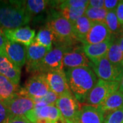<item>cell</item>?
<instances>
[{"label": "cell", "mask_w": 123, "mask_h": 123, "mask_svg": "<svg viewBox=\"0 0 123 123\" xmlns=\"http://www.w3.org/2000/svg\"><path fill=\"white\" fill-rule=\"evenodd\" d=\"M10 116L9 111L1 101H0V123H6Z\"/></svg>", "instance_id": "31"}, {"label": "cell", "mask_w": 123, "mask_h": 123, "mask_svg": "<svg viewBox=\"0 0 123 123\" xmlns=\"http://www.w3.org/2000/svg\"><path fill=\"white\" fill-rule=\"evenodd\" d=\"M119 1L118 0H105L104 4V8L107 12L116 10L117 6L118 4Z\"/></svg>", "instance_id": "32"}, {"label": "cell", "mask_w": 123, "mask_h": 123, "mask_svg": "<svg viewBox=\"0 0 123 123\" xmlns=\"http://www.w3.org/2000/svg\"><path fill=\"white\" fill-rule=\"evenodd\" d=\"M55 106L60 110L63 118L67 120H74L81 107L80 103L72 92L66 93L58 97Z\"/></svg>", "instance_id": "8"}, {"label": "cell", "mask_w": 123, "mask_h": 123, "mask_svg": "<svg viewBox=\"0 0 123 123\" xmlns=\"http://www.w3.org/2000/svg\"><path fill=\"white\" fill-rule=\"evenodd\" d=\"M105 23L112 35L116 36L120 34L122 25L119 23L115 10L107 12Z\"/></svg>", "instance_id": "25"}, {"label": "cell", "mask_w": 123, "mask_h": 123, "mask_svg": "<svg viewBox=\"0 0 123 123\" xmlns=\"http://www.w3.org/2000/svg\"><path fill=\"white\" fill-rule=\"evenodd\" d=\"M106 57L113 64L117 66L121 65V62L123 57V53L120 48L117 41L115 40V38L114 43L111 45L107 51Z\"/></svg>", "instance_id": "26"}, {"label": "cell", "mask_w": 123, "mask_h": 123, "mask_svg": "<svg viewBox=\"0 0 123 123\" xmlns=\"http://www.w3.org/2000/svg\"><path fill=\"white\" fill-rule=\"evenodd\" d=\"M113 35L105 22L92 23L91 28L83 44H98L111 39Z\"/></svg>", "instance_id": "14"}, {"label": "cell", "mask_w": 123, "mask_h": 123, "mask_svg": "<svg viewBox=\"0 0 123 123\" xmlns=\"http://www.w3.org/2000/svg\"><path fill=\"white\" fill-rule=\"evenodd\" d=\"M119 91L123 94V76L119 82Z\"/></svg>", "instance_id": "38"}, {"label": "cell", "mask_w": 123, "mask_h": 123, "mask_svg": "<svg viewBox=\"0 0 123 123\" xmlns=\"http://www.w3.org/2000/svg\"><path fill=\"white\" fill-rule=\"evenodd\" d=\"M6 123H31L25 116H9Z\"/></svg>", "instance_id": "33"}, {"label": "cell", "mask_w": 123, "mask_h": 123, "mask_svg": "<svg viewBox=\"0 0 123 123\" xmlns=\"http://www.w3.org/2000/svg\"><path fill=\"white\" fill-rule=\"evenodd\" d=\"M73 47L59 45L52 49L38 64L34 74H45L51 71L64 70V55Z\"/></svg>", "instance_id": "4"}, {"label": "cell", "mask_w": 123, "mask_h": 123, "mask_svg": "<svg viewBox=\"0 0 123 123\" xmlns=\"http://www.w3.org/2000/svg\"><path fill=\"white\" fill-rule=\"evenodd\" d=\"M46 25L52 31L56 46L73 47L77 42L74 34L73 23L60 16L58 12L54 11L51 13Z\"/></svg>", "instance_id": "3"}, {"label": "cell", "mask_w": 123, "mask_h": 123, "mask_svg": "<svg viewBox=\"0 0 123 123\" xmlns=\"http://www.w3.org/2000/svg\"><path fill=\"white\" fill-rule=\"evenodd\" d=\"M34 41L45 48L51 50L54 36L50 28L47 25L42 27L36 36Z\"/></svg>", "instance_id": "23"}, {"label": "cell", "mask_w": 123, "mask_h": 123, "mask_svg": "<svg viewBox=\"0 0 123 123\" xmlns=\"http://www.w3.org/2000/svg\"><path fill=\"white\" fill-rule=\"evenodd\" d=\"M62 2L65 6L75 8L86 9L89 4L88 0H66L62 1Z\"/></svg>", "instance_id": "30"}, {"label": "cell", "mask_w": 123, "mask_h": 123, "mask_svg": "<svg viewBox=\"0 0 123 123\" xmlns=\"http://www.w3.org/2000/svg\"><path fill=\"white\" fill-rule=\"evenodd\" d=\"M121 66H123V63H122V64H121Z\"/></svg>", "instance_id": "41"}, {"label": "cell", "mask_w": 123, "mask_h": 123, "mask_svg": "<svg viewBox=\"0 0 123 123\" xmlns=\"http://www.w3.org/2000/svg\"><path fill=\"white\" fill-rule=\"evenodd\" d=\"M70 90L79 103H84L98 79L90 66L77 67L65 70Z\"/></svg>", "instance_id": "1"}, {"label": "cell", "mask_w": 123, "mask_h": 123, "mask_svg": "<svg viewBox=\"0 0 123 123\" xmlns=\"http://www.w3.org/2000/svg\"><path fill=\"white\" fill-rule=\"evenodd\" d=\"M2 51L19 68H21L26 64L27 47L25 45L8 40Z\"/></svg>", "instance_id": "15"}, {"label": "cell", "mask_w": 123, "mask_h": 123, "mask_svg": "<svg viewBox=\"0 0 123 123\" xmlns=\"http://www.w3.org/2000/svg\"><path fill=\"white\" fill-rule=\"evenodd\" d=\"M50 90L58 97L71 92L68 84L66 73L64 70H54L44 74Z\"/></svg>", "instance_id": "9"}, {"label": "cell", "mask_w": 123, "mask_h": 123, "mask_svg": "<svg viewBox=\"0 0 123 123\" xmlns=\"http://www.w3.org/2000/svg\"><path fill=\"white\" fill-rule=\"evenodd\" d=\"M120 35L123 36V25H122V29H121V32H120Z\"/></svg>", "instance_id": "40"}, {"label": "cell", "mask_w": 123, "mask_h": 123, "mask_svg": "<svg viewBox=\"0 0 123 123\" xmlns=\"http://www.w3.org/2000/svg\"><path fill=\"white\" fill-rule=\"evenodd\" d=\"M105 114L123 107V94L119 90L113 93L98 107Z\"/></svg>", "instance_id": "22"}, {"label": "cell", "mask_w": 123, "mask_h": 123, "mask_svg": "<svg viewBox=\"0 0 123 123\" xmlns=\"http://www.w3.org/2000/svg\"><path fill=\"white\" fill-rule=\"evenodd\" d=\"M119 90V82L98 79L97 84L88 94L85 103L98 107L113 93Z\"/></svg>", "instance_id": "7"}, {"label": "cell", "mask_w": 123, "mask_h": 123, "mask_svg": "<svg viewBox=\"0 0 123 123\" xmlns=\"http://www.w3.org/2000/svg\"><path fill=\"white\" fill-rule=\"evenodd\" d=\"M104 123H123V107L109 113Z\"/></svg>", "instance_id": "28"}, {"label": "cell", "mask_w": 123, "mask_h": 123, "mask_svg": "<svg viewBox=\"0 0 123 123\" xmlns=\"http://www.w3.org/2000/svg\"><path fill=\"white\" fill-rule=\"evenodd\" d=\"M50 4L47 0H27L23 1V5L28 14L32 17L44 12Z\"/></svg>", "instance_id": "24"}, {"label": "cell", "mask_w": 123, "mask_h": 123, "mask_svg": "<svg viewBox=\"0 0 123 123\" xmlns=\"http://www.w3.org/2000/svg\"><path fill=\"white\" fill-rule=\"evenodd\" d=\"M3 31L8 40L23 44L27 47L32 44L35 39V30L28 25Z\"/></svg>", "instance_id": "11"}, {"label": "cell", "mask_w": 123, "mask_h": 123, "mask_svg": "<svg viewBox=\"0 0 123 123\" xmlns=\"http://www.w3.org/2000/svg\"><path fill=\"white\" fill-rule=\"evenodd\" d=\"M53 2L55 5H57L56 8L59 10L57 12L60 16L66 18L71 23H74L78 18L84 16L86 11V9L84 8H75L65 6L62 4V1Z\"/></svg>", "instance_id": "20"}, {"label": "cell", "mask_w": 123, "mask_h": 123, "mask_svg": "<svg viewBox=\"0 0 123 123\" xmlns=\"http://www.w3.org/2000/svg\"><path fill=\"white\" fill-rule=\"evenodd\" d=\"M44 74H34L27 79L25 86L20 88L18 95L34 98L45 97L50 91Z\"/></svg>", "instance_id": "6"}, {"label": "cell", "mask_w": 123, "mask_h": 123, "mask_svg": "<svg viewBox=\"0 0 123 123\" xmlns=\"http://www.w3.org/2000/svg\"><path fill=\"white\" fill-rule=\"evenodd\" d=\"M0 75L6 77L14 84H19L21 68L7 57L2 50H0Z\"/></svg>", "instance_id": "17"}, {"label": "cell", "mask_w": 123, "mask_h": 123, "mask_svg": "<svg viewBox=\"0 0 123 123\" xmlns=\"http://www.w3.org/2000/svg\"><path fill=\"white\" fill-rule=\"evenodd\" d=\"M7 41H8V40L5 36L4 31L1 29H0V50H2L4 49Z\"/></svg>", "instance_id": "36"}, {"label": "cell", "mask_w": 123, "mask_h": 123, "mask_svg": "<svg viewBox=\"0 0 123 123\" xmlns=\"http://www.w3.org/2000/svg\"><path fill=\"white\" fill-rule=\"evenodd\" d=\"M122 63H123V60H122V62H121V64H122Z\"/></svg>", "instance_id": "42"}, {"label": "cell", "mask_w": 123, "mask_h": 123, "mask_svg": "<svg viewBox=\"0 0 123 123\" xmlns=\"http://www.w3.org/2000/svg\"><path fill=\"white\" fill-rule=\"evenodd\" d=\"M66 123H75L73 120H66Z\"/></svg>", "instance_id": "39"}, {"label": "cell", "mask_w": 123, "mask_h": 123, "mask_svg": "<svg viewBox=\"0 0 123 123\" xmlns=\"http://www.w3.org/2000/svg\"><path fill=\"white\" fill-rule=\"evenodd\" d=\"M114 37L105 42L98 44H83V49L90 62H93L107 55V51L114 43Z\"/></svg>", "instance_id": "18"}, {"label": "cell", "mask_w": 123, "mask_h": 123, "mask_svg": "<svg viewBox=\"0 0 123 123\" xmlns=\"http://www.w3.org/2000/svg\"><path fill=\"white\" fill-rule=\"evenodd\" d=\"M107 11L105 8H94L88 7L86 9L84 15L93 22H105Z\"/></svg>", "instance_id": "27"}, {"label": "cell", "mask_w": 123, "mask_h": 123, "mask_svg": "<svg viewBox=\"0 0 123 123\" xmlns=\"http://www.w3.org/2000/svg\"><path fill=\"white\" fill-rule=\"evenodd\" d=\"M58 97H59L56 94H55L51 90H50L45 97L40 98H34V99H33V101L35 103H44L46 105H55Z\"/></svg>", "instance_id": "29"}, {"label": "cell", "mask_w": 123, "mask_h": 123, "mask_svg": "<svg viewBox=\"0 0 123 123\" xmlns=\"http://www.w3.org/2000/svg\"><path fill=\"white\" fill-rule=\"evenodd\" d=\"M21 87L3 75H0V101L4 104L8 103L18 95Z\"/></svg>", "instance_id": "19"}, {"label": "cell", "mask_w": 123, "mask_h": 123, "mask_svg": "<svg viewBox=\"0 0 123 123\" xmlns=\"http://www.w3.org/2000/svg\"><path fill=\"white\" fill-rule=\"evenodd\" d=\"M90 62L84 53L83 46L71 47L63 57V68L66 69L90 66Z\"/></svg>", "instance_id": "10"}, {"label": "cell", "mask_w": 123, "mask_h": 123, "mask_svg": "<svg viewBox=\"0 0 123 123\" xmlns=\"http://www.w3.org/2000/svg\"><path fill=\"white\" fill-rule=\"evenodd\" d=\"M92 23V21H90L88 18L84 15L78 18L74 23H73L74 34L77 41L84 43V40L91 28Z\"/></svg>", "instance_id": "21"}, {"label": "cell", "mask_w": 123, "mask_h": 123, "mask_svg": "<svg viewBox=\"0 0 123 123\" xmlns=\"http://www.w3.org/2000/svg\"><path fill=\"white\" fill-rule=\"evenodd\" d=\"M105 1L103 0H90L89 1L88 7L94 8H104Z\"/></svg>", "instance_id": "35"}, {"label": "cell", "mask_w": 123, "mask_h": 123, "mask_svg": "<svg viewBox=\"0 0 123 123\" xmlns=\"http://www.w3.org/2000/svg\"><path fill=\"white\" fill-rule=\"evenodd\" d=\"M49 51L51 50L34 41L32 44L27 47L26 70L34 74L38 64Z\"/></svg>", "instance_id": "16"}, {"label": "cell", "mask_w": 123, "mask_h": 123, "mask_svg": "<svg viewBox=\"0 0 123 123\" xmlns=\"http://www.w3.org/2000/svg\"><path fill=\"white\" fill-rule=\"evenodd\" d=\"M31 18L23 1H0V29L2 30L26 26Z\"/></svg>", "instance_id": "2"}, {"label": "cell", "mask_w": 123, "mask_h": 123, "mask_svg": "<svg viewBox=\"0 0 123 123\" xmlns=\"http://www.w3.org/2000/svg\"><path fill=\"white\" fill-rule=\"evenodd\" d=\"M116 41H117L120 48L121 51H123V36L120 35V36L118 38V39L116 40Z\"/></svg>", "instance_id": "37"}, {"label": "cell", "mask_w": 123, "mask_h": 123, "mask_svg": "<svg viewBox=\"0 0 123 123\" xmlns=\"http://www.w3.org/2000/svg\"><path fill=\"white\" fill-rule=\"evenodd\" d=\"M90 67L99 79L104 81L120 82L123 76V66L113 64L106 56L90 62Z\"/></svg>", "instance_id": "5"}, {"label": "cell", "mask_w": 123, "mask_h": 123, "mask_svg": "<svg viewBox=\"0 0 123 123\" xmlns=\"http://www.w3.org/2000/svg\"><path fill=\"white\" fill-rule=\"evenodd\" d=\"M104 113L98 107L87 104L81 106L75 116V123H104Z\"/></svg>", "instance_id": "12"}, {"label": "cell", "mask_w": 123, "mask_h": 123, "mask_svg": "<svg viewBox=\"0 0 123 123\" xmlns=\"http://www.w3.org/2000/svg\"><path fill=\"white\" fill-rule=\"evenodd\" d=\"M10 116H25L35 107L34 101L26 97L18 95L6 104Z\"/></svg>", "instance_id": "13"}, {"label": "cell", "mask_w": 123, "mask_h": 123, "mask_svg": "<svg viewBox=\"0 0 123 123\" xmlns=\"http://www.w3.org/2000/svg\"><path fill=\"white\" fill-rule=\"evenodd\" d=\"M115 12L116 14V17L118 19L119 23L121 25H123V0L119 1Z\"/></svg>", "instance_id": "34"}]
</instances>
